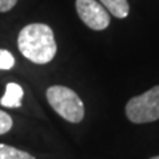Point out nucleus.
I'll return each instance as SVG.
<instances>
[{"instance_id":"obj_1","label":"nucleus","mask_w":159,"mask_h":159,"mask_svg":"<svg viewBox=\"0 0 159 159\" xmlns=\"http://www.w3.org/2000/svg\"><path fill=\"white\" fill-rule=\"evenodd\" d=\"M17 47L24 57L40 65L51 62L57 52L52 28L43 23H33L24 27L19 33Z\"/></svg>"},{"instance_id":"obj_2","label":"nucleus","mask_w":159,"mask_h":159,"mask_svg":"<svg viewBox=\"0 0 159 159\" xmlns=\"http://www.w3.org/2000/svg\"><path fill=\"white\" fill-rule=\"evenodd\" d=\"M47 99L53 110L68 122L78 123L84 119V102L72 89L62 85L51 86L47 90Z\"/></svg>"},{"instance_id":"obj_3","label":"nucleus","mask_w":159,"mask_h":159,"mask_svg":"<svg viewBox=\"0 0 159 159\" xmlns=\"http://www.w3.org/2000/svg\"><path fill=\"white\" fill-rule=\"evenodd\" d=\"M126 117L133 123H148L159 119V85L133 97L126 103Z\"/></svg>"},{"instance_id":"obj_4","label":"nucleus","mask_w":159,"mask_h":159,"mask_svg":"<svg viewBox=\"0 0 159 159\" xmlns=\"http://www.w3.org/2000/svg\"><path fill=\"white\" fill-rule=\"evenodd\" d=\"M76 9L84 24L93 31H103L110 24L107 11L97 0H76Z\"/></svg>"},{"instance_id":"obj_5","label":"nucleus","mask_w":159,"mask_h":159,"mask_svg":"<svg viewBox=\"0 0 159 159\" xmlns=\"http://www.w3.org/2000/svg\"><path fill=\"white\" fill-rule=\"evenodd\" d=\"M23 96H24V90L19 84L8 82L6 86V93L0 99V103L6 107H19L21 106Z\"/></svg>"},{"instance_id":"obj_6","label":"nucleus","mask_w":159,"mask_h":159,"mask_svg":"<svg viewBox=\"0 0 159 159\" xmlns=\"http://www.w3.org/2000/svg\"><path fill=\"white\" fill-rule=\"evenodd\" d=\"M99 2L106 9H109V12L113 16L118 19L126 17L129 15V11H130L127 0H99Z\"/></svg>"},{"instance_id":"obj_7","label":"nucleus","mask_w":159,"mask_h":159,"mask_svg":"<svg viewBox=\"0 0 159 159\" xmlns=\"http://www.w3.org/2000/svg\"><path fill=\"white\" fill-rule=\"evenodd\" d=\"M0 159H36L33 155L16 147L0 143Z\"/></svg>"},{"instance_id":"obj_8","label":"nucleus","mask_w":159,"mask_h":159,"mask_svg":"<svg viewBox=\"0 0 159 159\" xmlns=\"http://www.w3.org/2000/svg\"><path fill=\"white\" fill-rule=\"evenodd\" d=\"M15 66L13 54L7 49H0V70H9Z\"/></svg>"},{"instance_id":"obj_9","label":"nucleus","mask_w":159,"mask_h":159,"mask_svg":"<svg viewBox=\"0 0 159 159\" xmlns=\"http://www.w3.org/2000/svg\"><path fill=\"white\" fill-rule=\"evenodd\" d=\"M13 125L12 118L9 114H7L6 111L0 110V135L2 134H6L11 130V127Z\"/></svg>"},{"instance_id":"obj_10","label":"nucleus","mask_w":159,"mask_h":159,"mask_svg":"<svg viewBox=\"0 0 159 159\" xmlns=\"http://www.w3.org/2000/svg\"><path fill=\"white\" fill-rule=\"evenodd\" d=\"M17 0H0V12H8L16 6Z\"/></svg>"},{"instance_id":"obj_11","label":"nucleus","mask_w":159,"mask_h":159,"mask_svg":"<svg viewBox=\"0 0 159 159\" xmlns=\"http://www.w3.org/2000/svg\"><path fill=\"white\" fill-rule=\"evenodd\" d=\"M150 159H159V157H152V158H150Z\"/></svg>"}]
</instances>
